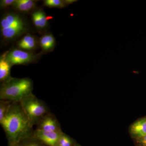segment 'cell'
<instances>
[{
	"mask_svg": "<svg viewBox=\"0 0 146 146\" xmlns=\"http://www.w3.org/2000/svg\"><path fill=\"white\" fill-rule=\"evenodd\" d=\"M46 6L50 8H64L66 6L64 1L62 0H46L44 1Z\"/></svg>",
	"mask_w": 146,
	"mask_h": 146,
	"instance_id": "e0dca14e",
	"label": "cell"
},
{
	"mask_svg": "<svg viewBox=\"0 0 146 146\" xmlns=\"http://www.w3.org/2000/svg\"><path fill=\"white\" fill-rule=\"evenodd\" d=\"M12 6L18 11L28 13L35 8L36 2L33 0H15Z\"/></svg>",
	"mask_w": 146,
	"mask_h": 146,
	"instance_id": "4fadbf2b",
	"label": "cell"
},
{
	"mask_svg": "<svg viewBox=\"0 0 146 146\" xmlns=\"http://www.w3.org/2000/svg\"><path fill=\"white\" fill-rule=\"evenodd\" d=\"M62 132L46 131L36 129L33 136L36 140L48 146H56L58 138Z\"/></svg>",
	"mask_w": 146,
	"mask_h": 146,
	"instance_id": "8992f818",
	"label": "cell"
},
{
	"mask_svg": "<svg viewBox=\"0 0 146 146\" xmlns=\"http://www.w3.org/2000/svg\"><path fill=\"white\" fill-rule=\"evenodd\" d=\"M17 46L20 49L31 51L36 48L37 42L34 36L30 34H27L18 42Z\"/></svg>",
	"mask_w": 146,
	"mask_h": 146,
	"instance_id": "8fae6325",
	"label": "cell"
},
{
	"mask_svg": "<svg viewBox=\"0 0 146 146\" xmlns=\"http://www.w3.org/2000/svg\"><path fill=\"white\" fill-rule=\"evenodd\" d=\"M36 125V129L39 130L53 132H63L60 123L57 119L50 113L44 117Z\"/></svg>",
	"mask_w": 146,
	"mask_h": 146,
	"instance_id": "52a82bcc",
	"label": "cell"
},
{
	"mask_svg": "<svg viewBox=\"0 0 146 146\" xmlns=\"http://www.w3.org/2000/svg\"><path fill=\"white\" fill-rule=\"evenodd\" d=\"M137 142L142 146H146V136L142 138H137Z\"/></svg>",
	"mask_w": 146,
	"mask_h": 146,
	"instance_id": "d6986e66",
	"label": "cell"
},
{
	"mask_svg": "<svg viewBox=\"0 0 146 146\" xmlns=\"http://www.w3.org/2000/svg\"><path fill=\"white\" fill-rule=\"evenodd\" d=\"M33 83L27 78H11L1 84L0 100L19 102L27 96L32 94Z\"/></svg>",
	"mask_w": 146,
	"mask_h": 146,
	"instance_id": "7a4b0ae2",
	"label": "cell"
},
{
	"mask_svg": "<svg viewBox=\"0 0 146 146\" xmlns=\"http://www.w3.org/2000/svg\"><path fill=\"white\" fill-rule=\"evenodd\" d=\"M39 43L42 51L49 52L54 48L56 44L55 39L52 34L46 33L40 37Z\"/></svg>",
	"mask_w": 146,
	"mask_h": 146,
	"instance_id": "7c38bea8",
	"label": "cell"
},
{
	"mask_svg": "<svg viewBox=\"0 0 146 146\" xmlns=\"http://www.w3.org/2000/svg\"><path fill=\"white\" fill-rule=\"evenodd\" d=\"M7 59L11 66L25 65L34 62L38 56L30 52L20 49H13L6 52Z\"/></svg>",
	"mask_w": 146,
	"mask_h": 146,
	"instance_id": "5b68a950",
	"label": "cell"
},
{
	"mask_svg": "<svg viewBox=\"0 0 146 146\" xmlns=\"http://www.w3.org/2000/svg\"><path fill=\"white\" fill-rule=\"evenodd\" d=\"M16 146V145H15V146Z\"/></svg>",
	"mask_w": 146,
	"mask_h": 146,
	"instance_id": "7402d4cb",
	"label": "cell"
},
{
	"mask_svg": "<svg viewBox=\"0 0 146 146\" xmlns=\"http://www.w3.org/2000/svg\"><path fill=\"white\" fill-rule=\"evenodd\" d=\"M6 53L1 56L0 58V81L1 83L9 80L11 78L10 69L11 67L6 57Z\"/></svg>",
	"mask_w": 146,
	"mask_h": 146,
	"instance_id": "30bf717a",
	"label": "cell"
},
{
	"mask_svg": "<svg viewBox=\"0 0 146 146\" xmlns=\"http://www.w3.org/2000/svg\"><path fill=\"white\" fill-rule=\"evenodd\" d=\"M41 142L36 140L33 136L29 137L20 141L16 146H43Z\"/></svg>",
	"mask_w": 146,
	"mask_h": 146,
	"instance_id": "9a60e30c",
	"label": "cell"
},
{
	"mask_svg": "<svg viewBox=\"0 0 146 146\" xmlns=\"http://www.w3.org/2000/svg\"><path fill=\"white\" fill-rule=\"evenodd\" d=\"M74 146H80L78 145H74Z\"/></svg>",
	"mask_w": 146,
	"mask_h": 146,
	"instance_id": "44dd1931",
	"label": "cell"
},
{
	"mask_svg": "<svg viewBox=\"0 0 146 146\" xmlns=\"http://www.w3.org/2000/svg\"><path fill=\"white\" fill-rule=\"evenodd\" d=\"M129 131L136 139L146 136V118L140 119L133 123L130 126Z\"/></svg>",
	"mask_w": 146,
	"mask_h": 146,
	"instance_id": "9c48e42d",
	"label": "cell"
},
{
	"mask_svg": "<svg viewBox=\"0 0 146 146\" xmlns=\"http://www.w3.org/2000/svg\"><path fill=\"white\" fill-rule=\"evenodd\" d=\"M76 1H74V0H65L64 1V2H65L66 5H69L71 4Z\"/></svg>",
	"mask_w": 146,
	"mask_h": 146,
	"instance_id": "ffe728a7",
	"label": "cell"
},
{
	"mask_svg": "<svg viewBox=\"0 0 146 146\" xmlns=\"http://www.w3.org/2000/svg\"><path fill=\"white\" fill-rule=\"evenodd\" d=\"M73 143L72 139L63 132L58 138L56 146H74Z\"/></svg>",
	"mask_w": 146,
	"mask_h": 146,
	"instance_id": "5bb4252c",
	"label": "cell"
},
{
	"mask_svg": "<svg viewBox=\"0 0 146 146\" xmlns=\"http://www.w3.org/2000/svg\"><path fill=\"white\" fill-rule=\"evenodd\" d=\"M19 102L33 126L37 125L44 117L50 113L44 103L33 94L25 97Z\"/></svg>",
	"mask_w": 146,
	"mask_h": 146,
	"instance_id": "277c9868",
	"label": "cell"
},
{
	"mask_svg": "<svg viewBox=\"0 0 146 146\" xmlns=\"http://www.w3.org/2000/svg\"><path fill=\"white\" fill-rule=\"evenodd\" d=\"M15 0H1L0 6L1 8H6L11 5H12Z\"/></svg>",
	"mask_w": 146,
	"mask_h": 146,
	"instance_id": "ac0fdd59",
	"label": "cell"
},
{
	"mask_svg": "<svg viewBox=\"0 0 146 146\" xmlns=\"http://www.w3.org/2000/svg\"><path fill=\"white\" fill-rule=\"evenodd\" d=\"M0 28L3 38L5 40H11L25 33L27 30V25L20 15L9 13L1 19Z\"/></svg>",
	"mask_w": 146,
	"mask_h": 146,
	"instance_id": "3957f363",
	"label": "cell"
},
{
	"mask_svg": "<svg viewBox=\"0 0 146 146\" xmlns=\"http://www.w3.org/2000/svg\"><path fill=\"white\" fill-rule=\"evenodd\" d=\"M31 18L36 28L39 30H43L48 26V20L52 18L47 16L44 11L39 9L35 11L32 13Z\"/></svg>",
	"mask_w": 146,
	"mask_h": 146,
	"instance_id": "ba28073f",
	"label": "cell"
},
{
	"mask_svg": "<svg viewBox=\"0 0 146 146\" xmlns=\"http://www.w3.org/2000/svg\"><path fill=\"white\" fill-rule=\"evenodd\" d=\"M8 139L9 146L33 136L31 124L20 102H12L3 119L0 122Z\"/></svg>",
	"mask_w": 146,
	"mask_h": 146,
	"instance_id": "6da1fadb",
	"label": "cell"
},
{
	"mask_svg": "<svg viewBox=\"0 0 146 146\" xmlns=\"http://www.w3.org/2000/svg\"><path fill=\"white\" fill-rule=\"evenodd\" d=\"M12 102L0 100V122L3 119Z\"/></svg>",
	"mask_w": 146,
	"mask_h": 146,
	"instance_id": "2e32d148",
	"label": "cell"
}]
</instances>
